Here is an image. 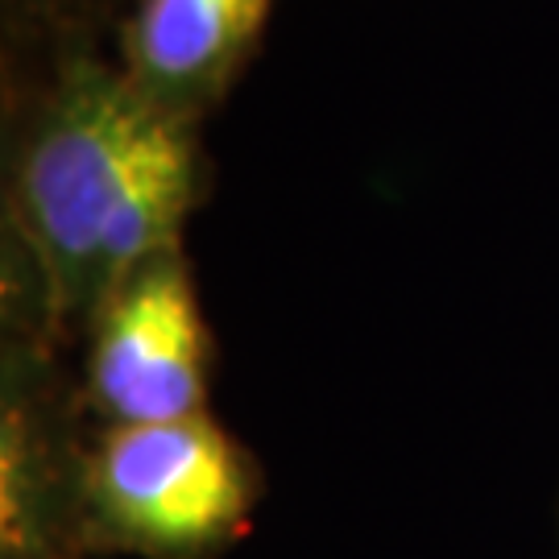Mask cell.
<instances>
[{
    "label": "cell",
    "mask_w": 559,
    "mask_h": 559,
    "mask_svg": "<svg viewBox=\"0 0 559 559\" xmlns=\"http://www.w3.org/2000/svg\"><path fill=\"white\" fill-rule=\"evenodd\" d=\"M207 191L203 129L145 100L108 38L4 62L0 323L75 353L120 278L187 245Z\"/></svg>",
    "instance_id": "obj_1"
},
{
    "label": "cell",
    "mask_w": 559,
    "mask_h": 559,
    "mask_svg": "<svg viewBox=\"0 0 559 559\" xmlns=\"http://www.w3.org/2000/svg\"><path fill=\"white\" fill-rule=\"evenodd\" d=\"M261 464L212 419L96 427L87 440L83 501L96 556L224 559L258 514Z\"/></svg>",
    "instance_id": "obj_2"
},
{
    "label": "cell",
    "mask_w": 559,
    "mask_h": 559,
    "mask_svg": "<svg viewBox=\"0 0 559 559\" xmlns=\"http://www.w3.org/2000/svg\"><path fill=\"white\" fill-rule=\"evenodd\" d=\"M87 440L75 353L0 323V559H96L83 501Z\"/></svg>",
    "instance_id": "obj_3"
},
{
    "label": "cell",
    "mask_w": 559,
    "mask_h": 559,
    "mask_svg": "<svg viewBox=\"0 0 559 559\" xmlns=\"http://www.w3.org/2000/svg\"><path fill=\"white\" fill-rule=\"evenodd\" d=\"M216 344L182 249L138 265L75 344V378L96 427L175 423L207 411Z\"/></svg>",
    "instance_id": "obj_4"
},
{
    "label": "cell",
    "mask_w": 559,
    "mask_h": 559,
    "mask_svg": "<svg viewBox=\"0 0 559 559\" xmlns=\"http://www.w3.org/2000/svg\"><path fill=\"white\" fill-rule=\"evenodd\" d=\"M274 0H124L112 55L166 117L207 129L253 62Z\"/></svg>",
    "instance_id": "obj_5"
},
{
    "label": "cell",
    "mask_w": 559,
    "mask_h": 559,
    "mask_svg": "<svg viewBox=\"0 0 559 559\" xmlns=\"http://www.w3.org/2000/svg\"><path fill=\"white\" fill-rule=\"evenodd\" d=\"M124 0H0L4 62L38 55L62 38H112Z\"/></svg>",
    "instance_id": "obj_6"
}]
</instances>
